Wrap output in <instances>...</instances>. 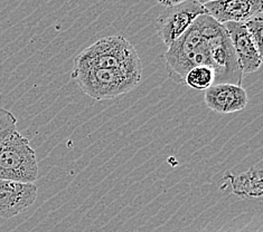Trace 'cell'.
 I'll use <instances>...</instances> for the list:
<instances>
[{
  "mask_svg": "<svg viewBox=\"0 0 263 232\" xmlns=\"http://www.w3.org/2000/svg\"><path fill=\"white\" fill-rule=\"evenodd\" d=\"M208 14L197 17L192 26L175 40L165 54L169 77L178 84H184L186 74L196 66L212 68L211 48L206 25Z\"/></svg>",
  "mask_w": 263,
  "mask_h": 232,
  "instance_id": "obj_1",
  "label": "cell"
},
{
  "mask_svg": "<svg viewBox=\"0 0 263 232\" xmlns=\"http://www.w3.org/2000/svg\"><path fill=\"white\" fill-rule=\"evenodd\" d=\"M73 68H120L142 73V64L133 44L123 36H106L83 49Z\"/></svg>",
  "mask_w": 263,
  "mask_h": 232,
  "instance_id": "obj_2",
  "label": "cell"
},
{
  "mask_svg": "<svg viewBox=\"0 0 263 232\" xmlns=\"http://www.w3.org/2000/svg\"><path fill=\"white\" fill-rule=\"evenodd\" d=\"M142 73L120 68H73L72 78L87 96L102 101L135 90Z\"/></svg>",
  "mask_w": 263,
  "mask_h": 232,
  "instance_id": "obj_3",
  "label": "cell"
},
{
  "mask_svg": "<svg viewBox=\"0 0 263 232\" xmlns=\"http://www.w3.org/2000/svg\"><path fill=\"white\" fill-rule=\"evenodd\" d=\"M39 162L29 140L14 131L0 143V180L34 183Z\"/></svg>",
  "mask_w": 263,
  "mask_h": 232,
  "instance_id": "obj_4",
  "label": "cell"
},
{
  "mask_svg": "<svg viewBox=\"0 0 263 232\" xmlns=\"http://www.w3.org/2000/svg\"><path fill=\"white\" fill-rule=\"evenodd\" d=\"M206 34L211 48L214 84H234L241 86L243 73L227 29L214 18L209 16Z\"/></svg>",
  "mask_w": 263,
  "mask_h": 232,
  "instance_id": "obj_5",
  "label": "cell"
},
{
  "mask_svg": "<svg viewBox=\"0 0 263 232\" xmlns=\"http://www.w3.org/2000/svg\"><path fill=\"white\" fill-rule=\"evenodd\" d=\"M204 14H206L204 6L196 0H187L166 8L156 20V29L159 38L169 47L192 26L197 17Z\"/></svg>",
  "mask_w": 263,
  "mask_h": 232,
  "instance_id": "obj_6",
  "label": "cell"
},
{
  "mask_svg": "<svg viewBox=\"0 0 263 232\" xmlns=\"http://www.w3.org/2000/svg\"><path fill=\"white\" fill-rule=\"evenodd\" d=\"M34 183L0 180V218L10 219L26 211L37 199Z\"/></svg>",
  "mask_w": 263,
  "mask_h": 232,
  "instance_id": "obj_7",
  "label": "cell"
},
{
  "mask_svg": "<svg viewBox=\"0 0 263 232\" xmlns=\"http://www.w3.org/2000/svg\"><path fill=\"white\" fill-rule=\"evenodd\" d=\"M203 6L206 14L221 25L246 23L262 12V0H214Z\"/></svg>",
  "mask_w": 263,
  "mask_h": 232,
  "instance_id": "obj_8",
  "label": "cell"
},
{
  "mask_svg": "<svg viewBox=\"0 0 263 232\" xmlns=\"http://www.w3.org/2000/svg\"><path fill=\"white\" fill-rule=\"evenodd\" d=\"M223 26L230 36L242 73L250 74L258 71L262 64V54L254 46L244 23H227Z\"/></svg>",
  "mask_w": 263,
  "mask_h": 232,
  "instance_id": "obj_9",
  "label": "cell"
},
{
  "mask_svg": "<svg viewBox=\"0 0 263 232\" xmlns=\"http://www.w3.org/2000/svg\"><path fill=\"white\" fill-rule=\"evenodd\" d=\"M204 99L210 110L220 114L240 112L249 102L247 91L234 84H213L206 90Z\"/></svg>",
  "mask_w": 263,
  "mask_h": 232,
  "instance_id": "obj_10",
  "label": "cell"
},
{
  "mask_svg": "<svg viewBox=\"0 0 263 232\" xmlns=\"http://www.w3.org/2000/svg\"><path fill=\"white\" fill-rule=\"evenodd\" d=\"M224 179L231 184L233 194L240 199H259L263 194V172L261 168L251 167L241 174L225 173Z\"/></svg>",
  "mask_w": 263,
  "mask_h": 232,
  "instance_id": "obj_11",
  "label": "cell"
},
{
  "mask_svg": "<svg viewBox=\"0 0 263 232\" xmlns=\"http://www.w3.org/2000/svg\"><path fill=\"white\" fill-rule=\"evenodd\" d=\"M184 84L193 90H208L214 84V71L210 66L194 67L186 74Z\"/></svg>",
  "mask_w": 263,
  "mask_h": 232,
  "instance_id": "obj_12",
  "label": "cell"
},
{
  "mask_svg": "<svg viewBox=\"0 0 263 232\" xmlns=\"http://www.w3.org/2000/svg\"><path fill=\"white\" fill-rule=\"evenodd\" d=\"M248 33L251 37L254 46L258 49V52L262 54V29H263V19L261 16H256L251 19L244 23Z\"/></svg>",
  "mask_w": 263,
  "mask_h": 232,
  "instance_id": "obj_13",
  "label": "cell"
},
{
  "mask_svg": "<svg viewBox=\"0 0 263 232\" xmlns=\"http://www.w3.org/2000/svg\"><path fill=\"white\" fill-rule=\"evenodd\" d=\"M17 118L11 112L0 108V143L16 131Z\"/></svg>",
  "mask_w": 263,
  "mask_h": 232,
  "instance_id": "obj_14",
  "label": "cell"
},
{
  "mask_svg": "<svg viewBox=\"0 0 263 232\" xmlns=\"http://www.w3.org/2000/svg\"><path fill=\"white\" fill-rule=\"evenodd\" d=\"M157 2L161 6H164V7L168 8V7H173V6L179 5V4L184 3V2H187V0H157Z\"/></svg>",
  "mask_w": 263,
  "mask_h": 232,
  "instance_id": "obj_15",
  "label": "cell"
},
{
  "mask_svg": "<svg viewBox=\"0 0 263 232\" xmlns=\"http://www.w3.org/2000/svg\"><path fill=\"white\" fill-rule=\"evenodd\" d=\"M196 2L199 3V4L204 5V4H208V3H210V2H214V0H196Z\"/></svg>",
  "mask_w": 263,
  "mask_h": 232,
  "instance_id": "obj_16",
  "label": "cell"
}]
</instances>
